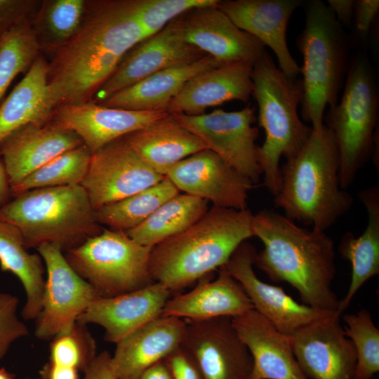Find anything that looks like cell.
<instances>
[{
	"label": "cell",
	"instance_id": "1",
	"mask_svg": "<svg viewBox=\"0 0 379 379\" xmlns=\"http://www.w3.org/2000/svg\"><path fill=\"white\" fill-rule=\"evenodd\" d=\"M144 39L129 0L88 1L81 26L48 62L53 109L92 101L125 55Z\"/></svg>",
	"mask_w": 379,
	"mask_h": 379
},
{
	"label": "cell",
	"instance_id": "2",
	"mask_svg": "<svg viewBox=\"0 0 379 379\" xmlns=\"http://www.w3.org/2000/svg\"><path fill=\"white\" fill-rule=\"evenodd\" d=\"M252 230L263 244L254 265L272 281L295 288L303 304L338 313L340 300L331 288L336 272L334 243L326 232L300 227L267 208L253 215Z\"/></svg>",
	"mask_w": 379,
	"mask_h": 379
},
{
	"label": "cell",
	"instance_id": "3",
	"mask_svg": "<svg viewBox=\"0 0 379 379\" xmlns=\"http://www.w3.org/2000/svg\"><path fill=\"white\" fill-rule=\"evenodd\" d=\"M340 160L331 131L324 124L281 168L276 207L293 221L326 232L351 208L352 195L341 188Z\"/></svg>",
	"mask_w": 379,
	"mask_h": 379
},
{
	"label": "cell",
	"instance_id": "4",
	"mask_svg": "<svg viewBox=\"0 0 379 379\" xmlns=\"http://www.w3.org/2000/svg\"><path fill=\"white\" fill-rule=\"evenodd\" d=\"M253 215L248 208L213 206L188 229L152 248L153 281L173 293L225 265L239 246L253 237Z\"/></svg>",
	"mask_w": 379,
	"mask_h": 379
},
{
	"label": "cell",
	"instance_id": "5",
	"mask_svg": "<svg viewBox=\"0 0 379 379\" xmlns=\"http://www.w3.org/2000/svg\"><path fill=\"white\" fill-rule=\"evenodd\" d=\"M251 78L258 123L265 134L262 145L258 147V163L264 185L275 197L281 182V158L297 154L312 129L298 113L302 99L301 81L281 72L267 51L254 62Z\"/></svg>",
	"mask_w": 379,
	"mask_h": 379
},
{
	"label": "cell",
	"instance_id": "6",
	"mask_svg": "<svg viewBox=\"0 0 379 379\" xmlns=\"http://www.w3.org/2000/svg\"><path fill=\"white\" fill-rule=\"evenodd\" d=\"M0 220L19 230L27 249L55 244L67 251L104 228L81 185L24 192L0 206Z\"/></svg>",
	"mask_w": 379,
	"mask_h": 379
},
{
	"label": "cell",
	"instance_id": "7",
	"mask_svg": "<svg viewBox=\"0 0 379 379\" xmlns=\"http://www.w3.org/2000/svg\"><path fill=\"white\" fill-rule=\"evenodd\" d=\"M305 13V28L297 41L303 58L301 113L317 131L326 107L338 103L349 65L348 44L343 26L322 1H307Z\"/></svg>",
	"mask_w": 379,
	"mask_h": 379
},
{
	"label": "cell",
	"instance_id": "8",
	"mask_svg": "<svg viewBox=\"0 0 379 379\" xmlns=\"http://www.w3.org/2000/svg\"><path fill=\"white\" fill-rule=\"evenodd\" d=\"M378 92L368 60L358 55L348 65L340 102L328 108L325 124L332 132L338 150L339 180L347 190L358 171L371 158L376 135Z\"/></svg>",
	"mask_w": 379,
	"mask_h": 379
},
{
	"label": "cell",
	"instance_id": "9",
	"mask_svg": "<svg viewBox=\"0 0 379 379\" xmlns=\"http://www.w3.org/2000/svg\"><path fill=\"white\" fill-rule=\"evenodd\" d=\"M152 248L133 241L126 232L103 228L65 257L74 271L102 297L130 293L154 282L149 272Z\"/></svg>",
	"mask_w": 379,
	"mask_h": 379
},
{
	"label": "cell",
	"instance_id": "10",
	"mask_svg": "<svg viewBox=\"0 0 379 379\" xmlns=\"http://www.w3.org/2000/svg\"><path fill=\"white\" fill-rule=\"evenodd\" d=\"M36 249L47 277L34 335L48 340L70 331L79 317L102 296L70 266L60 246L43 244Z\"/></svg>",
	"mask_w": 379,
	"mask_h": 379
},
{
	"label": "cell",
	"instance_id": "11",
	"mask_svg": "<svg viewBox=\"0 0 379 379\" xmlns=\"http://www.w3.org/2000/svg\"><path fill=\"white\" fill-rule=\"evenodd\" d=\"M188 130L239 173L256 183L262 175L255 141L258 129L254 108L221 109L197 115L173 114Z\"/></svg>",
	"mask_w": 379,
	"mask_h": 379
},
{
	"label": "cell",
	"instance_id": "12",
	"mask_svg": "<svg viewBox=\"0 0 379 379\" xmlns=\"http://www.w3.org/2000/svg\"><path fill=\"white\" fill-rule=\"evenodd\" d=\"M164 178L149 167L121 138L91 154L80 185L95 211L147 189Z\"/></svg>",
	"mask_w": 379,
	"mask_h": 379
},
{
	"label": "cell",
	"instance_id": "13",
	"mask_svg": "<svg viewBox=\"0 0 379 379\" xmlns=\"http://www.w3.org/2000/svg\"><path fill=\"white\" fill-rule=\"evenodd\" d=\"M256 254L255 246L244 241L223 266L240 284L253 309L279 332L290 336L311 323L338 313L299 303L281 287L260 280L253 270Z\"/></svg>",
	"mask_w": 379,
	"mask_h": 379
},
{
	"label": "cell",
	"instance_id": "14",
	"mask_svg": "<svg viewBox=\"0 0 379 379\" xmlns=\"http://www.w3.org/2000/svg\"><path fill=\"white\" fill-rule=\"evenodd\" d=\"M185 320L182 346L194 358L204 379H252V357L231 317Z\"/></svg>",
	"mask_w": 379,
	"mask_h": 379
},
{
	"label": "cell",
	"instance_id": "15",
	"mask_svg": "<svg viewBox=\"0 0 379 379\" xmlns=\"http://www.w3.org/2000/svg\"><path fill=\"white\" fill-rule=\"evenodd\" d=\"M165 177L179 190L214 206L244 210L253 183L209 149L172 166Z\"/></svg>",
	"mask_w": 379,
	"mask_h": 379
},
{
	"label": "cell",
	"instance_id": "16",
	"mask_svg": "<svg viewBox=\"0 0 379 379\" xmlns=\"http://www.w3.org/2000/svg\"><path fill=\"white\" fill-rule=\"evenodd\" d=\"M218 4L193 8L173 22L186 42L221 64L254 63L266 51L265 46L239 28Z\"/></svg>",
	"mask_w": 379,
	"mask_h": 379
},
{
	"label": "cell",
	"instance_id": "17",
	"mask_svg": "<svg viewBox=\"0 0 379 379\" xmlns=\"http://www.w3.org/2000/svg\"><path fill=\"white\" fill-rule=\"evenodd\" d=\"M205 55L204 52L185 41L172 20L125 55L92 101L100 103L156 72L193 62Z\"/></svg>",
	"mask_w": 379,
	"mask_h": 379
},
{
	"label": "cell",
	"instance_id": "18",
	"mask_svg": "<svg viewBox=\"0 0 379 379\" xmlns=\"http://www.w3.org/2000/svg\"><path fill=\"white\" fill-rule=\"evenodd\" d=\"M334 313L288 336L296 360L307 378L353 379L357 356Z\"/></svg>",
	"mask_w": 379,
	"mask_h": 379
},
{
	"label": "cell",
	"instance_id": "19",
	"mask_svg": "<svg viewBox=\"0 0 379 379\" xmlns=\"http://www.w3.org/2000/svg\"><path fill=\"white\" fill-rule=\"evenodd\" d=\"M168 113L128 110L90 101L56 107L51 121L77 133L93 154Z\"/></svg>",
	"mask_w": 379,
	"mask_h": 379
},
{
	"label": "cell",
	"instance_id": "20",
	"mask_svg": "<svg viewBox=\"0 0 379 379\" xmlns=\"http://www.w3.org/2000/svg\"><path fill=\"white\" fill-rule=\"evenodd\" d=\"M301 0L220 1L219 8L241 29L270 47L276 55L279 69L296 78L300 67L291 55L286 39L287 27Z\"/></svg>",
	"mask_w": 379,
	"mask_h": 379
},
{
	"label": "cell",
	"instance_id": "21",
	"mask_svg": "<svg viewBox=\"0 0 379 379\" xmlns=\"http://www.w3.org/2000/svg\"><path fill=\"white\" fill-rule=\"evenodd\" d=\"M172 295L159 282L113 297H101L81 314L78 323L95 324L105 329V339L117 343L140 327L158 318Z\"/></svg>",
	"mask_w": 379,
	"mask_h": 379
},
{
	"label": "cell",
	"instance_id": "22",
	"mask_svg": "<svg viewBox=\"0 0 379 379\" xmlns=\"http://www.w3.org/2000/svg\"><path fill=\"white\" fill-rule=\"evenodd\" d=\"M83 144L77 133L53 121L20 128L0 144L11 189L55 157Z\"/></svg>",
	"mask_w": 379,
	"mask_h": 379
},
{
	"label": "cell",
	"instance_id": "23",
	"mask_svg": "<svg viewBox=\"0 0 379 379\" xmlns=\"http://www.w3.org/2000/svg\"><path fill=\"white\" fill-rule=\"evenodd\" d=\"M253 359L252 379H308L294 355L289 337L254 309L232 318Z\"/></svg>",
	"mask_w": 379,
	"mask_h": 379
},
{
	"label": "cell",
	"instance_id": "24",
	"mask_svg": "<svg viewBox=\"0 0 379 379\" xmlns=\"http://www.w3.org/2000/svg\"><path fill=\"white\" fill-rule=\"evenodd\" d=\"M253 62L222 65L190 79L171 102L170 114L197 115L231 100L246 102L253 93Z\"/></svg>",
	"mask_w": 379,
	"mask_h": 379
},
{
	"label": "cell",
	"instance_id": "25",
	"mask_svg": "<svg viewBox=\"0 0 379 379\" xmlns=\"http://www.w3.org/2000/svg\"><path fill=\"white\" fill-rule=\"evenodd\" d=\"M186 326L185 319L160 316L119 340L112 355L117 379H138L182 346Z\"/></svg>",
	"mask_w": 379,
	"mask_h": 379
},
{
	"label": "cell",
	"instance_id": "26",
	"mask_svg": "<svg viewBox=\"0 0 379 379\" xmlns=\"http://www.w3.org/2000/svg\"><path fill=\"white\" fill-rule=\"evenodd\" d=\"M253 309L240 284L222 266L216 279L206 274L189 292L171 297L161 316L189 320L232 318Z\"/></svg>",
	"mask_w": 379,
	"mask_h": 379
},
{
	"label": "cell",
	"instance_id": "27",
	"mask_svg": "<svg viewBox=\"0 0 379 379\" xmlns=\"http://www.w3.org/2000/svg\"><path fill=\"white\" fill-rule=\"evenodd\" d=\"M124 138L149 167L163 176L178 161L208 149L170 113Z\"/></svg>",
	"mask_w": 379,
	"mask_h": 379
},
{
	"label": "cell",
	"instance_id": "28",
	"mask_svg": "<svg viewBox=\"0 0 379 379\" xmlns=\"http://www.w3.org/2000/svg\"><path fill=\"white\" fill-rule=\"evenodd\" d=\"M222 65L206 55L193 62L156 72L117 92L100 104L128 110L167 112L172 100L190 79Z\"/></svg>",
	"mask_w": 379,
	"mask_h": 379
},
{
	"label": "cell",
	"instance_id": "29",
	"mask_svg": "<svg viewBox=\"0 0 379 379\" xmlns=\"http://www.w3.org/2000/svg\"><path fill=\"white\" fill-rule=\"evenodd\" d=\"M48 61L39 56L0 104V144L20 128L45 124L54 109L48 93Z\"/></svg>",
	"mask_w": 379,
	"mask_h": 379
},
{
	"label": "cell",
	"instance_id": "30",
	"mask_svg": "<svg viewBox=\"0 0 379 379\" xmlns=\"http://www.w3.org/2000/svg\"><path fill=\"white\" fill-rule=\"evenodd\" d=\"M358 197L366 208L368 222L358 237L350 232H345L338 246L340 255L352 267L350 286L339 303L340 315L364 284L379 274V189L376 186L364 188Z\"/></svg>",
	"mask_w": 379,
	"mask_h": 379
},
{
	"label": "cell",
	"instance_id": "31",
	"mask_svg": "<svg viewBox=\"0 0 379 379\" xmlns=\"http://www.w3.org/2000/svg\"><path fill=\"white\" fill-rule=\"evenodd\" d=\"M39 254L29 253L23 237L15 226L0 220V267L20 281L26 302L21 314L24 320H34L41 307L46 279Z\"/></svg>",
	"mask_w": 379,
	"mask_h": 379
},
{
	"label": "cell",
	"instance_id": "32",
	"mask_svg": "<svg viewBox=\"0 0 379 379\" xmlns=\"http://www.w3.org/2000/svg\"><path fill=\"white\" fill-rule=\"evenodd\" d=\"M208 201L188 194H177L143 222L126 232L135 242L153 248L188 229L208 210Z\"/></svg>",
	"mask_w": 379,
	"mask_h": 379
},
{
	"label": "cell",
	"instance_id": "33",
	"mask_svg": "<svg viewBox=\"0 0 379 379\" xmlns=\"http://www.w3.org/2000/svg\"><path fill=\"white\" fill-rule=\"evenodd\" d=\"M179 190L165 177L158 183L120 201L95 211L99 225L126 232L143 222L160 206L179 194Z\"/></svg>",
	"mask_w": 379,
	"mask_h": 379
},
{
	"label": "cell",
	"instance_id": "34",
	"mask_svg": "<svg viewBox=\"0 0 379 379\" xmlns=\"http://www.w3.org/2000/svg\"><path fill=\"white\" fill-rule=\"evenodd\" d=\"M88 1L50 0L43 1L33 27L43 48L53 51L78 30L85 16Z\"/></svg>",
	"mask_w": 379,
	"mask_h": 379
},
{
	"label": "cell",
	"instance_id": "35",
	"mask_svg": "<svg viewBox=\"0 0 379 379\" xmlns=\"http://www.w3.org/2000/svg\"><path fill=\"white\" fill-rule=\"evenodd\" d=\"M91 152L83 144L49 161L11 188L16 196L38 188L80 185L87 173Z\"/></svg>",
	"mask_w": 379,
	"mask_h": 379
},
{
	"label": "cell",
	"instance_id": "36",
	"mask_svg": "<svg viewBox=\"0 0 379 379\" xmlns=\"http://www.w3.org/2000/svg\"><path fill=\"white\" fill-rule=\"evenodd\" d=\"M41 47L29 20L2 37L0 45V104L13 79L28 70Z\"/></svg>",
	"mask_w": 379,
	"mask_h": 379
},
{
	"label": "cell",
	"instance_id": "37",
	"mask_svg": "<svg viewBox=\"0 0 379 379\" xmlns=\"http://www.w3.org/2000/svg\"><path fill=\"white\" fill-rule=\"evenodd\" d=\"M345 333L357 356L353 379H372L379 371V329L366 309L343 316Z\"/></svg>",
	"mask_w": 379,
	"mask_h": 379
},
{
	"label": "cell",
	"instance_id": "38",
	"mask_svg": "<svg viewBox=\"0 0 379 379\" xmlns=\"http://www.w3.org/2000/svg\"><path fill=\"white\" fill-rule=\"evenodd\" d=\"M51 340L48 362L54 365L84 373L97 355L95 340L86 326L78 322Z\"/></svg>",
	"mask_w": 379,
	"mask_h": 379
},
{
	"label": "cell",
	"instance_id": "39",
	"mask_svg": "<svg viewBox=\"0 0 379 379\" xmlns=\"http://www.w3.org/2000/svg\"><path fill=\"white\" fill-rule=\"evenodd\" d=\"M145 39L170 22L197 7L218 4L219 0H129Z\"/></svg>",
	"mask_w": 379,
	"mask_h": 379
},
{
	"label": "cell",
	"instance_id": "40",
	"mask_svg": "<svg viewBox=\"0 0 379 379\" xmlns=\"http://www.w3.org/2000/svg\"><path fill=\"white\" fill-rule=\"evenodd\" d=\"M18 305L16 296L0 292V360L14 342L29 334L27 326L18 316Z\"/></svg>",
	"mask_w": 379,
	"mask_h": 379
},
{
	"label": "cell",
	"instance_id": "41",
	"mask_svg": "<svg viewBox=\"0 0 379 379\" xmlns=\"http://www.w3.org/2000/svg\"><path fill=\"white\" fill-rule=\"evenodd\" d=\"M37 4L33 0H0V39L28 20Z\"/></svg>",
	"mask_w": 379,
	"mask_h": 379
},
{
	"label": "cell",
	"instance_id": "42",
	"mask_svg": "<svg viewBox=\"0 0 379 379\" xmlns=\"http://www.w3.org/2000/svg\"><path fill=\"white\" fill-rule=\"evenodd\" d=\"M164 360L172 379H204L194 358L182 345Z\"/></svg>",
	"mask_w": 379,
	"mask_h": 379
},
{
	"label": "cell",
	"instance_id": "43",
	"mask_svg": "<svg viewBox=\"0 0 379 379\" xmlns=\"http://www.w3.org/2000/svg\"><path fill=\"white\" fill-rule=\"evenodd\" d=\"M378 11V0L355 1L353 18L357 31L361 39L367 37Z\"/></svg>",
	"mask_w": 379,
	"mask_h": 379
},
{
	"label": "cell",
	"instance_id": "44",
	"mask_svg": "<svg viewBox=\"0 0 379 379\" xmlns=\"http://www.w3.org/2000/svg\"><path fill=\"white\" fill-rule=\"evenodd\" d=\"M84 374L83 379H117L112 355L107 351L97 354Z\"/></svg>",
	"mask_w": 379,
	"mask_h": 379
},
{
	"label": "cell",
	"instance_id": "45",
	"mask_svg": "<svg viewBox=\"0 0 379 379\" xmlns=\"http://www.w3.org/2000/svg\"><path fill=\"white\" fill-rule=\"evenodd\" d=\"M354 0H328L327 6L333 12L337 20L343 25H350L354 11Z\"/></svg>",
	"mask_w": 379,
	"mask_h": 379
},
{
	"label": "cell",
	"instance_id": "46",
	"mask_svg": "<svg viewBox=\"0 0 379 379\" xmlns=\"http://www.w3.org/2000/svg\"><path fill=\"white\" fill-rule=\"evenodd\" d=\"M41 379H79V371L46 363L39 371Z\"/></svg>",
	"mask_w": 379,
	"mask_h": 379
},
{
	"label": "cell",
	"instance_id": "47",
	"mask_svg": "<svg viewBox=\"0 0 379 379\" xmlns=\"http://www.w3.org/2000/svg\"><path fill=\"white\" fill-rule=\"evenodd\" d=\"M138 379H172V376L163 359L147 368Z\"/></svg>",
	"mask_w": 379,
	"mask_h": 379
},
{
	"label": "cell",
	"instance_id": "48",
	"mask_svg": "<svg viewBox=\"0 0 379 379\" xmlns=\"http://www.w3.org/2000/svg\"><path fill=\"white\" fill-rule=\"evenodd\" d=\"M10 193H11V186L3 162L0 158V206L6 203Z\"/></svg>",
	"mask_w": 379,
	"mask_h": 379
},
{
	"label": "cell",
	"instance_id": "49",
	"mask_svg": "<svg viewBox=\"0 0 379 379\" xmlns=\"http://www.w3.org/2000/svg\"><path fill=\"white\" fill-rule=\"evenodd\" d=\"M14 373L8 371L4 367L0 368V379H15Z\"/></svg>",
	"mask_w": 379,
	"mask_h": 379
},
{
	"label": "cell",
	"instance_id": "50",
	"mask_svg": "<svg viewBox=\"0 0 379 379\" xmlns=\"http://www.w3.org/2000/svg\"><path fill=\"white\" fill-rule=\"evenodd\" d=\"M24 379H41V378L39 377H36V378L26 377Z\"/></svg>",
	"mask_w": 379,
	"mask_h": 379
},
{
	"label": "cell",
	"instance_id": "51",
	"mask_svg": "<svg viewBox=\"0 0 379 379\" xmlns=\"http://www.w3.org/2000/svg\"><path fill=\"white\" fill-rule=\"evenodd\" d=\"M1 39H2V38H1V39H0V45H1Z\"/></svg>",
	"mask_w": 379,
	"mask_h": 379
}]
</instances>
